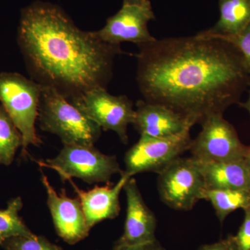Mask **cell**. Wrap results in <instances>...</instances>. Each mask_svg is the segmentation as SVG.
Returning <instances> with one entry per match:
<instances>
[{
  "label": "cell",
  "mask_w": 250,
  "mask_h": 250,
  "mask_svg": "<svg viewBox=\"0 0 250 250\" xmlns=\"http://www.w3.org/2000/svg\"><path fill=\"white\" fill-rule=\"evenodd\" d=\"M137 82L148 103L170 108L192 124L239 103L250 75L229 42L197 34L138 45Z\"/></svg>",
  "instance_id": "6da1fadb"
},
{
  "label": "cell",
  "mask_w": 250,
  "mask_h": 250,
  "mask_svg": "<svg viewBox=\"0 0 250 250\" xmlns=\"http://www.w3.org/2000/svg\"><path fill=\"white\" fill-rule=\"evenodd\" d=\"M18 42L31 80L73 102L106 88L121 45L104 42L97 31L75 25L57 5L36 1L21 11Z\"/></svg>",
  "instance_id": "7a4b0ae2"
},
{
  "label": "cell",
  "mask_w": 250,
  "mask_h": 250,
  "mask_svg": "<svg viewBox=\"0 0 250 250\" xmlns=\"http://www.w3.org/2000/svg\"><path fill=\"white\" fill-rule=\"evenodd\" d=\"M38 120L41 129L56 134L63 146H94L102 129L57 90L41 85Z\"/></svg>",
  "instance_id": "3957f363"
},
{
  "label": "cell",
  "mask_w": 250,
  "mask_h": 250,
  "mask_svg": "<svg viewBox=\"0 0 250 250\" xmlns=\"http://www.w3.org/2000/svg\"><path fill=\"white\" fill-rule=\"evenodd\" d=\"M41 85L16 72L0 74V102L22 139V152L29 146H40L42 141L36 130L39 116Z\"/></svg>",
  "instance_id": "277c9868"
},
{
  "label": "cell",
  "mask_w": 250,
  "mask_h": 250,
  "mask_svg": "<svg viewBox=\"0 0 250 250\" xmlns=\"http://www.w3.org/2000/svg\"><path fill=\"white\" fill-rule=\"evenodd\" d=\"M38 164L55 170L62 181L77 177L90 184L109 183L114 174L124 172L116 156L103 154L94 146H63L55 158Z\"/></svg>",
  "instance_id": "5b68a950"
},
{
  "label": "cell",
  "mask_w": 250,
  "mask_h": 250,
  "mask_svg": "<svg viewBox=\"0 0 250 250\" xmlns=\"http://www.w3.org/2000/svg\"><path fill=\"white\" fill-rule=\"evenodd\" d=\"M207 189L197 161L182 156L174 159L158 177L161 201L175 210H190L203 200Z\"/></svg>",
  "instance_id": "8992f818"
},
{
  "label": "cell",
  "mask_w": 250,
  "mask_h": 250,
  "mask_svg": "<svg viewBox=\"0 0 250 250\" xmlns=\"http://www.w3.org/2000/svg\"><path fill=\"white\" fill-rule=\"evenodd\" d=\"M201 125V131L192 139L189 149L192 159L200 164L243 161L248 146L223 113L210 115Z\"/></svg>",
  "instance_id": "52a82bcc"
},
{
  "label": "cell",
  "mask_w": 250,
  "mask_h": 250,
  "mask_svg": "<svg viewBox=\"0 0 250 250\" xmlns=\"http://www.w3.org/2000/svg\"><path fill=\"white\" fill-rule=\"evenodd\" d=\"M192 141L190 131L170 138L141 136L125 154L124 172L131 177L142 172L159 174L174 159L189 151Z\"/></svg>",
  "instance_id": "ba28073f"
},
{
  "label": "cell",
  "mask_w": 250,
  "mask_h": 250,
  "mask_svg": "<svg viewBox=\"0 0 250 250\" xmlns=\"http://www.w3.org/2000/svg\"><path fill=\"white\" fill-rule=\"evenodd\" d=\"M70 103L102 129L114 131L124 144L129 143L127 128L134 123L135 110L127 97L114 96L106 88H100Z\"/></svg>",
  "instance_id": "9c48e42d"
},
{
  "label": "cell",
  "mask_w": 250,
  "mask_h": 250,
  "mask_svg": "<svg viewBox=\"0 0 250 250\" xmlns=\"http://www.w3.org/2000/svg\"><path fill=\"white\" fill-rule=\"evenodd\" d=\"M154 18L152 6L123 4L117 14L108 18L106 25L97 34L101 40L114 45H121L123 42L147 43L156 39L147 28L148 22Z\"/></svg>",
  "instance_id": "30bf717a"
},
{
  "label": "cell",
  "mask_w": 250,
  "mask_h": 250,
  "mask_svg": "<svg viewBox=\"0 0 250 250\" xmlns=\"http://www.w3.org/2000/svg\"><path fill=\"white\" fill-rule=\"evenodd\" d=\"M42 185L47 195V205L57 234L68 244L74 245L89 234L83 208L78 198H70L65 190L58 194L42 170Z\"/></svg>",
  "instance_id": "8fae6325"
},
{
  "label": "cell",
  "mask_w": 250,
  "mask_h": 250,
  "mask_svg": "<svg viewBox=\"0 0 250 250\" xmlns=\"http://www.w3.org/2000/svg\"><path fill=\"white\" fill-rule=\"evenodd\" d=\"M123 189L126 197L124 232L114 247L139 246L156 241L157 220L143 200L136 179L130 177Z\"/></svg>",
  "instance_id": "7c38bea8"
},
{
  "label": "cell",
  "mask_w": 250,
  "mask_h": 250,
  "mask_svg": "<svg viewBox=\"0 0 250 250\" xmlns=\"http://www.w3.org/2000/svg\"><path fill=\"white\" fill-rule=\"evenodd\" d=\"M134 127L141 136L170 138L190 131L193 124L180 113L163 105L139 100L135 110Z\"/></svg>",
  "instance_id": "4fadbf2b"
},
{
  "label": "cell",
  "mask_w": 250,
  "mask_h": 250,
  "mask_svg": "<svg viewBox=\"0 0 250 250\" xmlns=\"http://www.w3.org/2000/svg\"><path fill=\"white\" fill-rule=\"evenodd\" d=\"M116 184L107 183L104 187H95L91 190H81L72 179H69L82 205L88 228L108 219L116 218L121 211L120 194L131 176L123 172Z\"/></svg>",
  "instance_id": "5bb4252c"
},
{
  "label": "cell",
  "mask_w": 250,
  "mask_h": 250,
  "mask_svg": "<svg viewBox=\"0 0 250 250\" xmlns=\"http://www.w3.org/2000/svg\"><path fill=\"white\" fill-rule=\"evenodd\" d=\"M198 164L207 189H231L250 192V172L243 161Z\"/></svg>",
  "instance_id": "9a60e30c"
},
{
  "label": "cell",
  "mask_w": 250,
  "mask_h": 250,
  "mask_svg": "<svg viewBox=\"0 0 250 250\" xmlns=\"http://www.w3.org/2000/svg\"><path fill=\"white\" fill-rule=\"evenodd\" d=\"M220 19L213 27L200 32L210 36H234L250 23V0H218Z\"/></svg>",
  "instance_id": "2e32d148"
},
{
  "label": "cell",
  "mask_w": 250,
  "mask_h": 250,
  "mask_svg": "<svg viewBox=\"0 0 250 250\" xmlns=\"http://www.w3.org/2000/svg\"><path fill=\"white\" fill-rule=\"evenodd\" d=\"M203 200L211 203L215 214L223 223L225 218L235 210L250 207V192L231 189H206Z\"/></svg>",
  "instance_id": "e0dca14e"
},
{
  "label": "cell",
  "mask_w": 250,
  "mask_h": 250,
  "mask_svg": "<svg viewBox=\"0 0 250 250\" xmlns=\"http://www.w3.org/2000/svg\"><path fill=\"white\" fill-rule=\"evenodd\" d=\"M22 207V198L17 197L8 202L6 208L0 210V246L14 237L34 236L19 215Z\"/></svg>",
  "instance_id": "ac0fdd59"
},
{
  "label": "cell",
  "mask_w": 250,
  "mask_h": 250,
  "mask_svg": "<svg viewBox=\"0 0 250 250\" xmlns=\"http://www.w3.org/2000/svg\"><path fill=\"white\" fill-rule=\"evenodd\" d=\"M21 132L2 106H0V164L9 166L18 148L22 147Z\"/></svg>",
  "instance_id": "d6986e66"
},
{
  "label": "cell",
  "mask_w": 250,
  "mask_h": 250,
  "mask_svg": "<svg viewBox=\"0 0 250 250\" xmlns=\"http://www.w3.org/2000/svg\"><path fill=\"white\" fill-rule=\"evenodd\" d=\"M1 246L4 250H62L61 247L43 236H18L5 241Z\"/></svg>",
  "instance_id": "ffe728a7"
},
{
  "label": "cell",
  "mask_w": 250,
  "mask_h": 250,
  "mask_svg": "<svg viewBox=\"0 0 250 250\" xmlns=\"http://www.w3.org/2000/svg\"><path fill=\"white\" fill-rule=\"evenodd\" d=\"M199 34L207 37L220 39L231 44L241 54L245 67L250 75V23L244 30L234 36H210L202 35L200 33Z\"/></svg>",
  "instance_id": "44dd1931"
},
{
  "label": "cell",
  "mask_w": 250,
  "mask_h": 250,
  "mask_svg": "<svg viewBox=\"0 0 250 250\" xmlns=\"http://www.w3.org/2000/svg\"><path fill=\"white\" fill-rule=\"evenodd\" d=\"M245 216L236 236H233L238 250H250V207L244 209Z\"/></svg>",
  "instance_id": "7402d4cb"
},
{
  "label": "cell",
  "mask_w": 250,
  "mask_h": 250,
  "mask_svg": "<svg viewBox=\"0 0 250 250\" xmlns=\"http://www.w3.org/2000/svg\"><path fill=\"white\" fill-rule=\"evenodd\" d=\"M116 250H166L157 241L134 246L114 247Z\"/></svg>",
  "instance_id": "603a6c76"
},
{
  "label": "cell",
  "mask_w": 250,
  "mask_h": 250,
  "mask_svg": "<svg viewBox=\"0 0 250 250\" xmlns=\"http://www.w3.org/2000/svg\"><path fill=\"white\" fill-rule=\"evenodd\" d=\"M199 250H230L229 239L228 238L213 244L205 245Z\"/></svg>",
  "instance_id": "cb8c5ba5"
},
{
  "label": "cell",
  "mask_w": 250,
  "mask_h": 250,
  "mask_svg": "<svg viewBox=\"0 0 250 250\" xmlns=\"http://www.w3.org/2000/svg\"><path fill=\"white\" fill-rule=\"evenodd\" d=\"M123 4L140 5V6H151L149 0H123Z\"/></svg>",
  "instance_id": "d4e9b609"
},
{
  "label": "cell",
  "mask_w": 250,
  "mask_h": 250,
  "mask_svg": "<svg viewBox=\"0 0 250 250\" xmlns=\"http://www.w3.org/2000/svg\"><path fill=\"white\" fill-rule=\"evenodd\" d=\"M243 163L250 172V146H248L246 155L243 159Z\"/></svg>",
  "instance_id": "484cf974"
},
{
  "label": "cell",
  "mask_w": 250,
  "mask_h": 250,
  "mask_svg": "<svg viewBox=\"0 0 250 250\" xmlns=\"http://www.w3.org/2000/svg\"><path fill=\"white\" fill-rule=\"evenodd\" d=\"M249 88H250L249 97H248V100H247L246 103H238V104H239L240 106H241V107L246 108L247 111L249 112V113L250 115V85H249Z\"/></svg>",
  "instance_id": "4316f807"
},
{
  "label": "cell",
  "mask_w": 250,
  "mask_h": 250,
  "mask_svg": "<svg viewBox=\"0 0 250 250\" xmlns=\"http://www.w3.org/2000/svg\"><path fill=\"white\" fill-rule=\"evenodd\" d=\"M229 239V245H230V250H238V248H237L236 243H235L234 241H233V236H228Z\"/></svg>",
  "instance_id": "83f0119b"
},
{
  "label": "cell",
  "mask_w": 250,
  "mask_h": 250,
  "mask_svg": "<svg viewBox=\"0 0 250 250\" xmlns=\"http://www.w3.org/2000/svg\"><path fill=\"white\" fill-rule=\"evenodd\" d=\"M116 250V248H113V250Z\"/></svg>",
  "instance_id": "f1b7e54d"
}]
</instances>
